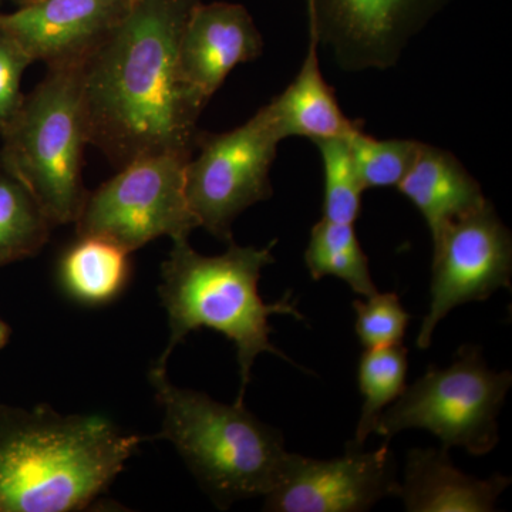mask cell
<instances>
[{
	"label": "cell",
	"instance_id": "obj_1",
	"mask_svg": "<svg viewBox=\"0 0 512 512\" xmlns=\"http://www.w3.org/2000/svg\"><path fill=\"white\" fill-rule=\"evenodd\" d=\"M201 0H130L84 60L89 144L114 167L141 157H192L202 110L180 79L178 47Z\"/></svg>",
	"mask_w": 512,
	"mask_h": 512
},
{
	"label": "cell",
	"instance_id": "obj_2",
	"mask_svg": "<svg viewBox=\"0 0 512 512\" xmlns=\"http://www.w3.org/2000/svg\"><path fill=\"white\" fill-rule=\"evenodd\" d=\"M143 441L97 414L0 404V512L86 510Z\"/></svg>",
	"mask_w": 512,
	"mask_h": 512
},
{
	"label": "cell",
	"instance_id": "obj_3",
	"mask_svg": "<svg viewBox=\"0 0 512 512\" xmlns=\"http://www.w3.org/2000/svg\"><path fill=\"white\" fill-rule=\"evenodd\" d=\"M276 241L268 247H239L228 242L221 255L207 256L192 249L188 238L173 239L168 258L161 266V302L168 315L170 339L158 367H167L174 349L191 332L208 328L220 332L237 348L241 390L237 403H244L245 389L255 359L261 353L289 360L271 342L272 315H291L298 320L292 293L275 303H265L259 295V279L265 266L274 264Z\"/></svg>",
	"mask_w": 512,
	"mask_h": 512
},
{
	"label": "cell",
	"instance_id": "obj_4",
	"mask_svg": "<svg viewBox=\"0 0 512 512\" xmlns=\"http://www.w3.org/2000/svg\"><path fill=\"white\" fill-rule=\"evenodd\" d=\"M150 383L164 413L161 439L173 444L218 507L274 490L289 456L281 431L262 423L244 403L215 402L175 386L167 367L153 366Z\"/></svg>",
	"mask_w": 512,
	"mask_h": 512
},
{
	"label": "cell",
	"instance_id": "obj_5",
	"mask_svg": "<svg viewBox=\"0 0 512 512\" xmlns=\"http://www.w3.org/2000/svg\"><path fill=\"white\" fill-rule=\"evenodd\" d=\"M84 59L47 66L0 133V167L20 181L55 227L72 224L87 191L84 150L89 126L83 96Z\"/></svg>",
	"mask_w": 512,
	"mask_h": 512
},
{
	"label": "cell",
	"instance_id": "obj_6",
	"mask_svg": "<svg viewBox=\"0 0 512 512\" xmlns=\"http://www.w3.org/2000/svg\"><path fill=\"white\" fill-rule=\"evenodd\" d=\"M511 372H493L478 346H463L450 366H430L377 421L386 441L409 429L430 431L443 447L484 456L497 446V417L511 389Z\"/></svg>",
	"mask_w": 512,
	"mask_h": 512
},
{
	"label": "cell",
	"instance_id": "obj_7",
	"mask_svg": "<svg viewBox=\"0 0 512 512\" xmlns=\"http://www.w3.org/2000/svg\"><path fill=\"white\" fill-rule=\"evenodd\" d=\"M191 157L157 154L119 168L97 190L87 191L77 214V237L109 239L136 252L161 237L188 238L200 228L185 194Z\"/></svg>",
	"mask_w": 512,
	"mask_h": 512
},
{
	"label": "cell",
	"instance_id": "obj_8",
	"mask_svg": "<svg viewBox=\"0 0 512 512\" xmlns=\"http://www.w3.org/2000/svg\"><path fill=\"white\" fill-rule=\"evenodd\" d=\"M281 141L265 107L234 130L198 134L200 153L185 167V194L200 228L232 241L239 215L272 197L269 175Z\"/></svg>",
	"mask_w": 512,
	"mask_h": 512
},
{
	"label": "cell",
	"instance_id": "obj_9",
	"mask_svg": "<svg viewBox=\"0 0 512 512\" xmlns=\"http://www.w3.org/2000/svg\"><path fill=\"white\" fill-rule=\"evenodd\" d=\"M433 244L430 306L416 342L421 350L430 348L437 325L457 306L511 289V232L490 201L447 225Z\"/></svg>",
	"mask_w": 512,
	"mask_h": 512
},
{
	"label": "cell",
	"instance_id": "obj_10",
	"mask_svg": "<svg viewBox=\"0 0 512 512\" xmlns=\"http://www.w3.org/2000/svg\"><path fill=\"white\" fill-rule=\"evenodd\" d=\"M450 0H306L309 30L346 72L387 70Z\"/></svg>",
	"mask_w": 512,
	"mask_h": 512
},
{
	"label": "cell",
	"instance_id": "obj_11",
	"mask_svg": "<svg viewBox=\"0 0 512 512\" xmlns=\"http://www.w3.org/2000/svg\"><path fill=\"white\" fill-rule=\"evenodd\" d=\"M345 456L315 460L289 453L281 480L265 495V511L362 512L399 497L396 460L389 441L375 451L348 444Z\"/></svg>",
	"mask_w": 512,
	"mask_h": 512
},
{
	"label": "cell",
	"instance_id": "obj_12",
	"mask_svg": "<svg viewBox=\"0 0 512 512\" xmlns=\"http://www.w3.org/2000/svg\"><path fill=\"white\" fill-rule=\"evenodd\" d=\"M264 53V40L245 6L198 3L191 10L178 47L181 83L202 111L239 64Z\"/></svg>",
	"mask_w": 512,
	"mask_h": 512
},
{
	"label": "cell",
	"instance_id": "obj_13",
	"mask_svg": "<svg viewBox=\"0 0 512 512\" xmlns=\"http://www.w3.org/2000/svg\"><path fill=\"white\" fill-rule=\"evenodd\" d=\"M130 0H29L0 13V30L33 63L46 66L84 59L99 45Z\"/></svg>",
	"mask_w": 512,
	"mask_h": 512
},
{
	"label": "cell",
	"instance_id": "obj_14",
	"mask_svg": "<svg viewBox=\"0 0 512 512\" xmlns=\"http://www.w3.org/2000/svg\"><path fill=\"white\" fill-rule=\"evenodd\" d=\"M511 480L494 474L478 480L458 470L448 448H413L400 495L409 512H490Z\"/></svg>",
	"mask_w": 512,
	"mask_h": 512
},
{
	"label": "cell",
	"instance_id": "obj_15",
	"mask_svg": "<svg viewBox=\"0 0 512 512\" xmlns=\"http://www.w3.org/2000/svg\"><path fill=\"white\" fill-rule=\"evenodd\" d=\"M397 190L423 215L433 239L451 222L488 201L476 178L453 153L426 143H421Z\"/></svg>",
	"mask_w": 512,
	"mask_h": 512
},
{
	"label": "cell",
	"instance_id": "obj_16",
	"mask_svg": "<svg viewBox=\"0 0 512 512\" xmlns=\"http://www.w3.org/2000/svg\"><path fill=\"white\" fill-rule=\"evenodd\" d=\"M319 40L309 30V46L298 76L265 109L282 141L305 137L312 141L348 138L359 128L340 109L335 93L323 79L319 64Z\"/></svg>",
	"mask_w": 512,
	"mask_h": 512
},
{
	"label": "cell",
	"instance_id": "obj_17",
	"mask_svg": "<svg viewBox=\"0 0 512 512\" xmlns=\"http://www.w3.org/2000/svg\"><path fill=\"white\" fill-rule=\"evenodd\" d=\"M130 255L109 239L77 237L57 266L60 285L73 301L106 305L119 298L130 281Z\"/></svg>",
	"mask_w": 512,
	"mask_h": 512
},
{
	"label": "cell",
	"instance_id": "obj_18",
	"mask_svg": "<svg viewBox=\"0 0 512 512\" xmlns=\"http://www.w3.org/2000/svg\"><path fill=\"white\" fill-rule=\"evenodd\" d=\"M305 264L315 281L335 276L359 295L372 296L377 292L369 259L356 237L355 225L322 220L313 225Z\"/></svg>",
	"mask_w": 512,
	"mask_h": 512
},
{
	"label": "cell",
	"instance_id": "obj_19",
	"mask_svg": "<svg viewBox=\"0 0 512 512\" xmlns=\"http://www.w3.org/2000/svg\"><path fill=\"white\" fill-rule=\"evenodd\" d=\"M53 228L28 188L0 167V268L39 254Z\"/></svg>",
	"mask_w": 512,
	"mask_h": 512
},
{
	"label": "cell",
	"instance_id": "obj_20",
	"mask_svg": "<svg viewBox=\"0 0 512 512\" xmlns=\"http://www.w3.org/2000/svg\"><path fill=\"white\" fill-rule=\"evenodd\" d=\"M407 349L402 343L382 349H366L360 357L357 382L363 407L355 439L349 444L362 447L375 433L377 421L387 406L396 402L406 389Z\"/></svg>",
	"mask_w": 512,
	"mask_h": 512
},
{
	"label": "cell",
	"instance_id": "obj_21",
	"mask_svg": "<svg viewBox=\"0 0 512 512\" xmlns=\"http://www.w3.org/2000/svg\"><path fill=\"white\" fill-rule=\"evenodd\" d=\"M350 154L363 191L397 188L412 167L421 141L412 138L380 140L357 128L348 137Z\"/></svg>",
	"mask_w": 512,
	"mask_h": 512
},
{
	"label": "cell",
	"instance_id": "obj_22",
	"mask_svg": "<svg viewBox=\"0 0 512 512\" xmlns=\"http://www.w3.org/2000/svg\"><path fill=\"white\" fill-rule=\"evenodd\" d=\"M323 167V218L355 225L362 212L363 188L357 178L348 138L313 141Z\"/></svg>",
	"mask_w": 512,
	"mask_h": 512
},
{
	"label": "cell",
	"instance_id": "obj_23",
	"mask_svg": "<svg viewBox=\"0 0 512 512\" xmlns=\"http://www.w3.org/2000/svg\"><path fill=\"white\" fill-rule=\"evenodd\" d=\"M356 312V335L365 349H382L400 345L409 326L410 315L396 293L367 296L353 302Z\"/></svg>",
	"mask_w": 512,
	"mask_h": 512
},
{
	"label": "cell",
	"instance_id": "obj_24",
	"mask_svg": "<svg viewBox=\"0 0 512 512\" xmlns=\"http://www.w3.org/2000/svg\"><path fill=\"white\" fill-rule=\"evenodd\" d=\"M30 57L9 35L0 30V133L8 126L23 101L20 84Z\"/></svg>",
	"mask_w": 512,
	"mask_h": 512
},
{
	"label": "cell",
	"instance_id": "obj_25",
	"mask_svg": "<svg viewBox=\"0 0 512 512\" xmlns=\"http://www.w3.org/2000/svg\"><path fill=\"white\" fill-rule=\"evenodd\" d=\"M10 336H12V330H10L8 323L0 318V349L8 345Z\"/></svg>",
	"mask_w": 512,
	"mask_h": 512
},
{
	"label": "cell",
	"instance_id": "obj_26",
	"mask_svg": "<svg viewBox=\"0 0 512 512\" xmlns=\"http://www.w3.org/2000/svg\"><path fill=\"white\" fill-rule=\"evenodd\" d=\"M13 3H16V5L20 6L23 5V3L29 2V0H12Z\"/></svg>",
	"mask_w": 512,
	"mask_h": 512
},
{
	"label": "cell",
	"instance_id": "obj_27",
	"mask_svg": "<svg viewBox=\"0 0 512 512\" xmlns=\"http://www.w3.org/2000/svg\"><path fill=\"white\" fill-rule=\"evenodd\" d=\"M0 2H2V0H0Z\"/></svg>",
	"mask_w": 512,
	"mask_h": 512
}]
</instances>
